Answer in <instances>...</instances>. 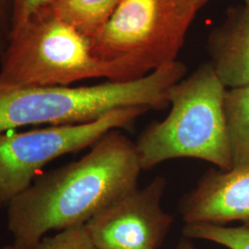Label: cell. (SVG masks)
Instances as JSON below:
<instances>
[{"label": "cell", "mask_w": 249, "mask_h": 249, "mask_svg": "<svg viewBox=\"0 0 249 249\" xmlns=\"http://www.w3.org/2000/svg\"><path fill=\"white\" fill-rule=\"evenodd\" d=\"M81 159L36 178L7 207L13 244L31 247L50 231L83 226L138 187L142 167L136 145L119 129Z\"/></svg>", "instance_id": "cell-1"}, {"label": "cell", "mask_w": 249, "mask_h": 249, "mask_svg": "<svg viewBox=\"0 0 249 249\" xmlns=\"http://www.w3.org/2000/svg\"><path fill=\"white\" fill-rule=\"evenodd\" d=\"M180 80L178 67L168 65L137 80L91 86L0 84V133L27 125L85 124L123 108L163 109Z\"/></svg>", "instance_id": "cell-2"}, {"label": "cell", "mask_w": 249, "mask_h": 249, "mask_svg": "<svg viewBox=\"0 0 249 249\" xmlns=\"http://www.w3.org/2000/svg\"><path fill=\"white\" fill-rule=\"evenodd\" d=\"M225 91L211 63L175 84L170 89L168 116L148 125L135 142L142 170L178 158H194L218 169L231 170Z\"/></svg>", "instance_id": "cell-3"}, {"label": "cell", "mask_w": 249, "mask_h": 249, "mask_svg": "<svg viewBox=\"0 0 249 249\" xmlns=\"http://www.w3.org/2000/svg\"><path fill=\"white\" fill-rule=\"evenodd\" d=\"M209 0H121L95 39V56L116 67L120 81L178 61L187 31Z\"/></svg>", "instance_id": "cell-4"}, {"label": "cell", "mask_w": 249, "mask_h": 249, "mask_svg": "<svg viewBox=\"0 0 249 249\" xmlns=\"http://www.w3.org/2000/svg\"><path fill=\"white\" fill-rule=\"evenodd\" d=\"M105 78L120 81L116 67L94 55L90 40L46 7L14 29L0 59V84L70 86Z\"/></svg>", "instance_id": "cell-5"}, {"label": "cell", "mask_w": 249, "mask_h": 249, "mask_svg": "<svg viewBox=\"0 0 249 249\" xmlns=\"http://www.w3.org/2000/svg\"><path fill=\"white\" fill-rule=\"evenodd\" d=\"M143 107L118 109L95 121L0 133V210L35 181L39 171L65 154L93 146L111 130L128 127L148 112Z\"/></svg>", "instance_id": "cell-6"}, {"label": "cell", "mask_w": 249, "mask_h": 249, "mask_svg": "<svg viewBox=\"0 0 249 249\" xmlns=\"http://www.w3.org/2000/svg\"><path fill=\"white\" fill-rule=\"evenodd\" d=\"M166 179L154 178L118 198L85 224L95 249H157L174 219L160 201Z\"/></svg>", "instance_id": "cell-7"}, {"label": "cell", "mask_w": 249, "mask_h": 249, "mask_svg": "<svg viewBox=\"0 0 249 249\" xmlns=\"http://www.w3.org/2000/svg\"><path fill=\"white\" fill-rule=\"evenodd\" d=\"M180 213L186 223L237 221L249 227V165L207 172L182 200Z\"/></svg>", "instance_id": "cell-8"}, {"label": "cell", "mask_w": 249, "mask_h": 249, "mask_svg": "<svg viewBox=\"0 0 249 249\" xmlns=\"http://www.w3.org/2000/svg\"><path fill=\"white\" fill-rule=\"evenodd\" d=\"M209 50L211 65L225 88L249 85V9L214 31Z\"/></svg>", "instance_id": "cell-9"}, {"label": "cell", "mask_w": 249, "mask_h": 249, "mask_svg": "<svg viewBox=\"0 0 249 249\" xmlns=\"http://www.w3.org/2000/svg\"><path fill=\"white\" fill-rule=\"evenodd\" d=\"M121 0H53L47 9L90 41L107 25Z\"/></svg>", "instance_id": "cell-10"}, {"label": "cell", "mask_w": 249, "mask_h": 249, "mask_svg": "<svg viewBox=\"0 0 249 249\" xmlns=\"http://www.w3.org/2000/svg\"><path fill=\"white\" fill-rule=\"evenodd\" d=\"M223 112L232 168L249 165V85L226 89Z\"/></svg>", "instance_id": "cell-11"}, {"label": "cell", "mask_w": 249, "mask_h": 249, "mask_svg": "<svg viewBox=\"0 0 249 249\" xmlns=\"http://www.w3.org/2000/svg\"><path fill=\"white\" fill-rule=\"evenodd\" d=\"M183 233L187 238L216 243L229 249H249V227H226L211 223H186Z\"/></svg>", "instance_id": "cell-12"}, {"label": "cell", "mask_w": 249, "mask_h": 249, "mask_svg": "<svg viewBox=\"0 0 249 249\" xmlns=\"http://www.w3.org/2000/svg\"><path fill=\"white\" fill-rule=\"evenodd\" d=\"M3 249H95V248L85 225H83L58 231L52 237H45L31 247H20L12 243L5 246Z\"/></svg>", "instance_id": "cell-13"}, {"label": "cell", "mask_w": 249, "mask_h": 249, "mask_svg": "<svg viewBox=\"0 0 249 249\" xmlns=\"http://www.w3.org/2000/svg\"><path fill=\"white\" fill-rule=\"evenodd\" d=\"M14 1L0 0V59L9 44L13 30Z\"/></svg>", "instance_id": "cell-14"}, {"label": "cell", "mask_w": 249, "mask_h": 249, "mask_svg": "<svg viewBox=\"0 0 249 249\" xmlns=\"http://www.w3.org/2000/svg\"><path fill=\"white\" fill-rule=\"evenodd\" d=\"M14 20L13 30L22 25L40 9L48 6L53 0H13ZM12 30V31H13Z\"/></svg>", "instance_id": "cell-15"}, {"label": "cell", "mask_w": 249, "mask_h": 249, "mask_svg": "<svg viewBox=\"0 0 249 249\" xmlns=\"http://www.w3.org/2000/svg\"><path fill=\"white\" fill-rule=\"evenodd\" d=\"M178 249H196L189 242L187 241H182L181 243H179Z\"/></svg>", "instance_id": "cell-16"}, {"label": "cell", "mask_w": 249, "mask_h": 249, "mask_svg": "<svg viewBox=\"0 0 249 249\" xmlns=\"http://www.w3.org/2000/svg\"><path fill=\"white\" fill-rule=\"evenodd\" d=\"M246 8L249 9V0H246Z\"/></svg>", "instance_id": "cell-17"}]
</instances>
